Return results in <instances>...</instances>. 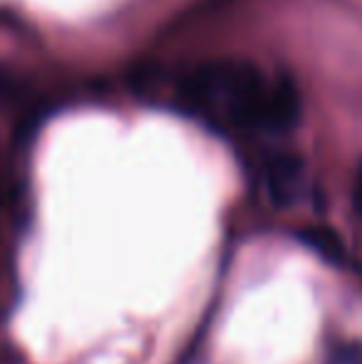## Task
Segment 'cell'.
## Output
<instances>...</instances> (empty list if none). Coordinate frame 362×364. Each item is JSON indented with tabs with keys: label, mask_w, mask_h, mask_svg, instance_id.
Here are the masks:
<instances>
[{
	"label": "cell",
	"mask_w": 362,
	"mask_h": 364,
	"mask_svg": "<svg viewBox=\"0 0 362 364\" xmlns=\"http://www.w3.org/2000/svg\"><path fill=\"white\" fill-rule=\"evenodd\" d=\"M171 107L213 129L285 134L300 122V92L288 75L268 77L248 60H208L183 70Z\"/></svg>",
	"instance_id": "cell-1"
},
{
	"label": "cell",
	"mask_w": 362,
	"mask_h": 364,
	"mask_svg": "<svg viewBox=\"0 0 362 364\" xmlns=\"http://www.w3.org/2000/svg\"><path fill=\"white\" fill-rule=\"evenodd\" d=\"M303 159L295 154H273L266 159L263 176H266L268 196L275 206L285 208L298 201L303 191Z\"/></svg>",
	"instance_id": "cell-2"
},
{
	"label": "cell",
	"mask_w": 362,
	"mask_h": 364,
	"mask_svg": "<svg viewBox=\"0 0 362 364\" xmlns=\"http://www.w3.org/2000/svg\"><path fill=\"white\" fill-rule=\"evenodd\" d=\"M295 238L310 248L313 253H318L320 258L330 260V263H343L345 260V243L333 228L328 225H305L295 233Z\"/></svg>",
	"instance_id": "cell-3"
},
{
	"label": "cell",
	"mask_w": 362,
	"mask_h": 364,
	"mask_svg": "<svg viewBox=\"0 0 362 364\" xmlns=\"http://www.w3.org/2000/svg\"><path fill=\"white\" fill-rule=\"evenodd\" d=\"M353 203H355V211L362 218V164L358 166V173H355V186H353Z\"/></svg>",
	"instance_id": "cell-4"
}]
</instances>
